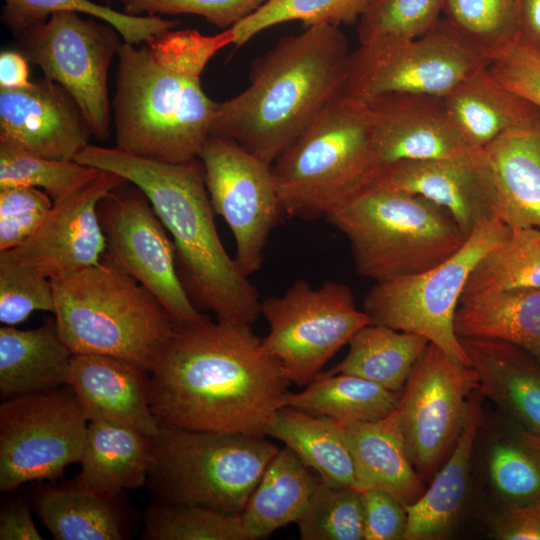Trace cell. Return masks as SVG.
Wrapping results in <instances>:
<instances>
[{
	"mask_svg": "<svg viewBox=\"0 0 540 540\" xmlns=\"http://www.w3.org/2000/svg\"><path fill=\"white\" fill-rule=\"evenodd\" d=\"M251 325L203 321L175 333L150 372L161 428L267 435L290 384Z\"/></svg>",
	"mask_w": 540,
	"mask_h": 540,
	"instance_id": "6da1fadb",
	"label": "cell"
},
{
	"mask_svg": "<svg viewBox=\"0 0 540 540\" xmlns=\"http://www.w3.org/2000/svg\"><path fill=\"white\" fill-rule=\"evenodd\" d=\"M138 187L172 236L181 282L199 311L251 325L261 315L256 287L225 250L199 158L169 163L89 144L74 159Z\"/></svg>",
	"mask_w": 540,
	"mask_h": 540,
	"instance_id": "7a4b0ae2",
	"label": "cell"
},
{
	"mask_svg": "<svg viewBox=\"0 0 540 540\" xmlns=\"http://www.w3.org/2000/svg\"><path fill=\"white\" fill-rule=\"evenodd\" d=\"M350 54L344 34L329 23L282 37L253 61L248 86L217 103L210 135L272 165L342 93Z\"/></svg>",
	"mask_w": 540,
	"mask_h": 540,
	"instance_id": "3957f363",
	"label": "cell"
},
{
	"mask_svg": "<svg viewBox=\"0 0 540 540\" xmlns=\"http://www.w3.org/2000/svg\"><path fill=\"white\" fill-rule=\"evenodd\" d=\"M51 283L58 332L73 354L114 356L151 372L177 329L148 289L102 260Z\"/></svg>",
	"mask_w": 540,
	"mask_h": 540,
	"instance_id": "277c9868",
	"label": "cell"
},
{
	"mask_svg": "<svg viewBox=\"0 0 540 540\" xmlns=\"http://www.w3.org/2000/svg\"><path fill=\"white\" fill-rule=\"evenodd\" d=\"M284 215L327 218L379 175L366 101L335 97L272 163Z\"/></svg>",
	"mask_w": 540,
	"mask_h": 540,
	"instance_id": "5b68a950",
	"label": "cell"
},
{
	"mask_svg": "<svg viewBox=\"0 0 540 540\" xmlns=\"http://www.w3.org/2000/svg\"><path fill=\"white\" fill-rule=\"evenodd\" d=\"M113 98L116 148L169 163L198 158L211 136L218 102L203 91L200 78L161 66L147 46L124 42L117 52Z\"/></svg>",
	"mask_w": 540,
	"mask_h": 540,
	"instance_id": "8992f818",
	"label": "cell"
},
{
	"mask_svg": "<svg viewBox=\"0 0 540 540\" xmlns=\"http://www.w3.org/2000/svg\"><path fill=\"white\" fill-rule=\"evenodd\" d=\"M326 220L349 241L356 271L375 282L428 270L467 239L444 208L375 182Z\"/></svg>",
	"mask_w": 540,
	"mask_h": 540,
	"instance_id": "52a82bcc",
	"label": "cell"
},
{
	"mask_svg": "<svg viewBox=\"0 0 540 540\" xmlns=\"http://www.w3.org/2000/svg\"><path fill=\"white\" fill-rule=\"evenodd\" d=\"M146 484L157 502L240 516L279 449L264 436L161 428Z\"/></svg>",
	"mask_w": 540,
	"mask_h": 540,
	"instance_id": "ba28073f",
	"label": "cell"
},
{
	"mask_svg": "<svg viewBox=\"0 0 540 540\" xmlns=\"http://www.w3.org/2000/svg\"><path fill=\"white\" fill-rule=\"evenodd\" d=\"M509 231L498 218L480 224L453 255L436 266L375 282L362 310L371 323L423 336L454 361L471 366L455 332V314L470 273Z\"/></svg>",
	"mask_w": 540,
	"mask_h": 540,
	"instance_id": "9c48e42d",
	"label": "cell"
},
{
	"mask_svg": "<svg viewBox=\"0 0 540 540\" xmlns=\"http://www.w3.org/2000/svg\"><path fill=\"white\" fill-rule=\"evenodd\" d=\"M261 315L269 326L262 338L264 350L298 386L307 385L359 329L371 323L357 309L351 289L332 280L313 287L298 279L282 295L261 302Z\"/></svg>",
	"mask_w": 540,
	"mask_h": 540,
	"instance_id": "30bf717a",
	"label": "cell"
},
{
	"mask_svg": "<svg viewBox=\"0 0 540 540\" xmlns=\"http://www.w3.org/2000/svg\"><path fill=\"white\" fill-rule=\"evenodd\" d=\"M489 63L482 50L440 18L412 41L351 52L342 93L364 101L385 94L443 97Z\"/></svg>",
	"mask_w": 540,
	"mask_h": 540,
	"instance_id": "8fae6325",
	"label": "cell"
},
{
	"mask_svg": "<svg viewBox=\"0 0 540 540\" xmlns=\"http://www.w3.org/2000/svg\"><path fill=\"white\" fill-rule=\"evenodd\" d=\"M88 421L73 390L23 394L0 405V490L54 479L80 462Z\"/></svg>",
	"mask_w": 540,
	"mask_h": 540,
	"instance_id": "7c38bea8",
	"label": "cell"
},
{
	"mask_svg": "<svg viewBox=\"0 0 540 540\" xmlns=\"http://www.w3.org/2000/svg\"><path fill=\"white\" fill-rule=\"evenodd\" d=\"M97 213L106 244L102 261L148 289L177 329L207 317L184 288L168 231L138 187L126 184L113 190L98 203Z\"/></svg>",
	"mask_w": 540,
	"mask_h": 540,
	"instance_id": "4fadbf2b",
	"label": "cell"
},
{
	"mask_svg": "<svg viewBox=\"0 0 540 540\" xmlns=\"http://www.w3.org/2000/svg\"><path fill=\"white\" fill-rule=\"evenodd\" d=\"M118 34L108 23L57 12L20 35L21 53L70 94L100 141L110 136L107 77L121 45Z\"/></svg>",
	"mask_w": 540,
	"mask_h": 540,
	"instance_id": "5bb4252c",
	"label": "cell"
},
{
	"mask_svg": "<svg viewBox=\"0 0 540 540\" xmlns=\"http://www.w3.org/2000/svg\"><path fill=\"white\" fill-rule=\"evenodd\" d=\"M479 389L472 366L429 343L414 364L393 410L408 457L424 481L450 456Z\"/></svg>",
	"mask_w": 540,
	"mask_h": 540,
	"instance_id": "9a60e30c",
	"label": "cell"
},
{
	"mask_svg": "<svg viewBox=\"0 0 540 540\" xmlns=\"http://www.w3.org/2000/svg\"><path fill=\"white\" fill-rule=\"evenodd\" d=\"M198 158L212 208L230 228L234 259L249 277L261 268L269 235L284 215L272 165L217 136L207 139Z\"/></svg>",
	"mask_w": 540,
	"mask_h": 540,
	"instance_id": "2e32d148",
	"label": "cell"
},
{
	"mask_svg": "<svg viewBox=\"0 0 540 540\" xmlns=\"http://www.w3.org/2000/svg\"><path fill=\"white\" fill-rule=\"evenodd\" d=\"M128 183L116 173L100 170L87 184L54 202L27 241L0 253L50 279L98 264L106 246L98 203Z\"/></svg>",
	"mask_w": 540,
	"mask_h": 540,
	"instance_id": "e0dca14e",
	"label": "cell"
},
{
	"mask_svg": "<svg viewBox=\"0 0 540 540\" xmlns=\"http://www.w3.org/2000/svg\"><path fill=\"white\" fill-rule=\"evenodd\" d=\"M375 183L419 195L444 208L467 238L480 224L498 218L495 185L482 149L396 162L383 168Z\"/></svg>",
	"mask_w": 540,
	"mask_h": 540,
	"instance_id": "ac0fdd59",
	"label": "cell"
},
{
	"mask_svg": "<svg viewBox=\"0 0 540 540\" xmlns=\"http://www.w3.org/2000/svg\"><path fill=\"white\" fill-rule=\"evenodd\" d=\"M91 129L79 106L47 78L23 89H0V144L61 161L89 145Z\"/></svg>",
	"mask_w": 540,
	"mask_h": 540,
	"instance_id": "d6986e66",
	"label": "cell"
},
{
	"mask_svg": "<svg viewBox=\"0 0 540 540\" xmlns=\"http://www.w3.org/2000/svg\"><path fill=\"white\" fill-rule=\"evenodd\" d=\"M366 102L380 171L400 161L446 158L470 150L451 122L442 97L385 94Z\"/></svg>",
	"mask_w": 540,
	"mask_h": 540,
	"instance_id": "ffe728a7",
	"label": "cell"
},
{
	"mask_svg": "<svg viewBox=\"0 0 540 540\" xmlns=\"http://www.w3.org/2000/svg\"><path fill=\"white\" fill-rule=\"evenodd\" d=\"M150 372L114 356L74 354L66 385L89 421L102 420L155 436L161 429L149 404Z\"/></svg>",
	"mask_w": 540,
	"mask_h": 540,
	"instance_id": "44dd1931",
	"label": "cell"
},
{
	"mask_svg": "<svg viewBox=\"0 0 540 540\" xmlns=\"http://www.w3.org/2000/svg\"><path fill=\"white\" fill-rule=\"evenodd\" d=\"M497 198V216L510 229L540 228V114L482 148Z\"/></svg>",
	"mask_w": 540,
	"mask_h": 540,
	"instance_id": "7402d4cb",
	"label": "cell"
},
{
	"mask_svg": "<svg viewBox=\"0 0 540 540\" xmlns=\"http://www.w3.org/2000/svg\"><path fill=\"white\" fill-rule=\"evenodd\" d=\"M460 342L483 396L504 415L540 434V362L506 341L460 338Z\"/></svg>",
	"mask_w": 540,
	"mask_h": 540,
	"instance_id": "603a6c76",
	"label": "cell"
},
{
	"mask_svg": "<svg viewBox=\"0 0 540 540\" xmlns=\"http://www.w3.org/2000/svg\"><path fill=\"white\" fill-rule=\"evenodd\" d=\"M482 396L479 389L472 394L461 433L450 456L423 495L415 503L405 506L407 527L403 540L442 539L453 529L467 494L472 453L483 424Z\"/></svg>",
	"mask_w": 540,
	"mask_h": 540,
	"instance_id": "cb8c5ba5",
	"label": "cell"
},
{
	"mask_svg": "<svg viewBox=\"0 0 540 540\" xmlns=\"http://www.w3.org/2000/svg\"><path fill=\"white\" fill-rule=\"evenodd\" d=\"M344 429L357 490L384 491L405 506L423 495L425 481L408 457L393 411L384 419L352 423Z\"/></svg>",
	"mask_w": 540,
	"mask_h": 540,
	"instance_id": "d4e9b609",
	"label": "cell"
},
{
	"mask_svg": "<svg viewBox=\"0 0 540 540\" xmlns=\"http://www.w3.org/2000/svg\"><path fill=\"white\" fill-rule=\"evenodd\" d=\"M442 100L451 122L470 149H482L540 114L533 104L501 86L487 68L461 82Z\"/></svg>",
	"mask_w": 540,
	"mask_h": 540,
	"instance_id": "484cf974",
	"label": "cell"
},
{
	"mask_svg": "<svg viewBox=\"0 0 540 540\" xmlns=\"http://www.w3.org/2000/svg\"><path fill=\"white\" fill-rule=\"evenodd\" d=\"M74 354L62 341L54 319L40 327L0 328V396L2 400L66 385Z\"/></svg>",
	"mask_w": 540,
	"mask_h": 540,
	"instance_id": "4316f807",
	"label": "cell"
},
{
	"mask_svg": "<svg viewBox=\"0 0 540 540\" xmlns=\"http://www.w3.org/2000/svg\"><path fill=\"white\" fill-rule=\"evenodd\" d=\"M151 454V436L118 423L89 421L79 483L109 496L141 488L147 482Z\"/></svg>",
	"mask_w": 540,
	"mask_h": 540,
	"instance_id": "83f0119b",
	"label": "cell"
},
{
	"mask_svg": "<svg viewBox=\"0 0 540 540\" xmlns=\"http://www.w3.org/2000/svg\"><path fill=\"white\" fill-rule=\"evenodd\" d=\"M309 468L288 446L279 449L240 515L250 540L265 538L305 515L322 482Z\"/></svg>",
	"mask_w": 540,
	"mask_h": 540,
	"instance_id": "f1b7e54d",
	"label": "cell"
},
{
	"mask_svg": "<svg viewBox=\"0 0 540 540\" xmlns=\"http://www.w3.org/2000/svg\"><path fill=\"white\" fill-rule=\"evenodd\" d=\"M454 328L459 338L515 344L540 362V288L461 298Z\"/></svg>",
	"mask_w": 540,
	"mask_h": 540,
	"instance_id": "f546056e",
	"label": "cell"
},
{
	"mask_svg": "<svg viewBox=\"0 0 540 540\" xmlns=\"http://www.w3.org/2000/svg\"><path fill=\"white\" fill-rule=\"evenodd\" d=\"M267 435L291 448L322 482L355 488L354 464L343 424L285 406L275 411Z\"/></svg>",
	"mask_w": 540,
	"mask_h": 540,
	"instance_id": "4dcf8cb0",
	"label": "cell"
},
{
	"mask_svg": "<svg viewBox=\"0 0 540 540\" xmlns=\"http://www.w3.org/2000/svg\"><path fill=\"white\" fill-rule=\"evenodd\" d=\"M401 392L350 374L318 372L298 393L284 394L280 407H292L348 425L386 418L397 406Z\"/></svg>",
	"mask_w": 540,
	"mask_h": 540,
	"instance_id": "1f68e13d",
	"label": "cell"
},
{
	"mask_svg": "<svg viewBox=\"0 0 540 540\" xmlns=\"http://www.w3.org/2000/svg\"><path fill=\"white\" fill-rule=\"evenodd\" d=\"M486 446L488 477L503 505L540 500V434L504 415Z\"/></svg>",
	"mask_w": 540,
	"mask_h": 540,
	"instance_id": "d6a6232c",
	"label": "cell"
},
{
	"mask_svg": "<svg viewBox=\"0 0 540 540\" xmlns=\"http://www.w3.org/2000/svg\"><path fill=\"white\" fill-rule=\"evenodd\" d=\"M430 342L418 334L370 323L349 340V351L328 374H350L401 392Z\"/></svg>",
	"mask_w": 540,
	"mask_h": 540,
	"instance_id": "836d02e7",
	"label": "cell"
},
{
	"mask_svg": "<svg viewBox=\"0 0 540 540\" xmlns=\"http://www.w3.org/2000/svg\"><path fill=\"white\" fill-rule=\"evenodd\" d=\"M115 496L79 485L41 490L35 507L41 522L56 540H120L123 525Z\"/></svg>",
	"mask_w": 540,
	"mask_h": 540,
	"instance_id": "e575fe53",
	"label": "cell"
},
{
	"mask_svg": "<svg viewBox=\"0 0 540 540\" xmlns=\"http://www.w3.org/2000/svg\"><path fill=\"white\" fill-rule=\"evenodd\" d=\"M540 288V228L510 229L469 275L461 298Z\"/></svg>",
	"mask_w": 540,
	"mask_h": 540,
	"instance_id": "d590c367",
	"label": "cell"
},
{
	"mask_svg": "<svg viewBox=\"0 0 540 540\" xmlns=\"http://www.w3.org/2000/svg\"><path fill=\"white\" fill-rule=\"evenodd\" d=\"M2 1L3 21L19 35L45 22L51 14L57 12L87 14L108 23L130 44L145 42L152 35L173 29L178 24V21L166 20L160 16H138L119 12L90 0Z\"/></svg>",
	"mask_w": 540,
	"mask_h": 540,
	"instance_id": "8d00e7d4",
	"label": "cell"
},
{
	"mask_svg": "<svg viewBox=\"0 0 540 540\" xmlns=\"http://www.w3.org/2000/svg\"><path fill=\"white\" fill-rule=\"evenodd\" d=\"M143 522L149 540H250L240 516L202 506L156 501Z\"/></svg>",
	"mask_w": 540,
	"mask_h": 540,
	"instance_id": "74e56055",
	"label": "cell"
},
{
	"mask_svg": "<svg viewBox=\"0 0 540 540\" xmlns=\"http://www.w3.org/2000/svg\"><path fill=\"white\" fill-rule=\"evenodd\" d=\"M443 0H373L359 18V46L384 48L412 41L440 19Z\"/></svg>",
	"mask_w": 540,
	"mask_h": 540,
	"instance_id": "f35d334b",
	"label": "cell"
},
{
	"mask_svg": "<svg viewBox=\"0 0 540 540\" xmlns=\"http://www.w3.org/2000/svg\"><path fill=\"white\" fill-rule=\"evenodd\" d=\"M99 172L75 160L49 159L0 144V188H41L56 202L87 184Z\"/></svg>",
	"mask_w": 540,
	"mask_h": 540,
	"instance_id": "ab89813d",
	"label": "cell"
},
{
	"mask_svg": "<svg viewBox=\"0 0 540 540\" xmlns=\"http://www.w3.org/2000/svg\"><path fill=\"white\" fill-rule=\"evenodd\" d=\"M373 0H267L235 24L234 45L246 44L258 33L275 25L300 21L305 28L319 23L338 26L359 19Z\"/></svg>",
	"mask_w": 540,
	"mask_h": 540,
	"instance_id": "60d3db41",
	"label": "cell"
},
{
	"mask_svg": "<svg viewBox=\"0 0 540 540\" xmlns=\"http://www.w3.org/2000/svg\"><path fill=\"white\" fill-rule=\"evenodd\" d=\"M297 525L302 540H364L361 491L321 482Z\"/></svg>",
	"mask_w": 540,
	"mask_h": 540,
	"instance_id": "b9f144b4",
	"label": "cell"
},
{
	"mask_svg": "<svg viewBox=\"0 0 540 540\" xmlns=\"http://www.w3.org/2000/svg\"><path fill=\"white\" fill-rule=\"evenodd\" d=\"M442 12L488 57L515 42L518 0H443Z\"/></svg>",
	"mask_w": 540,
	"mask_h": 540,
	"instance_id": "7bdbcfd3",
	"label": "cell"
},
{
	"mask_svg": "<svg viewBox=\"0 0 540 540\" xmlns=\"http://www.w3.org/2000/svg\"><path fill=\"white\" fill-rule=\"evenodd\" d=\"M34 311H55L51 279L0 253V322L14 326Z\"/></svg>",
	"mask_w": 540,
	"mask_h": 540,
	"instance_id": "ee69618b",
	"label": "cell"
},
{
	"mask_svg": "<svg viewBox=\"0 0 540 540\" xmlns=\"http://www.w3.org/2000/svg\"><path fill=\"white\" fill-rule=\"evenodd\" d=\"M234 40L232 28L213 36L193 29H169L152 35L145 42L161 66L181 75L200 78L209 60L222 48L234 45Z\"/></svg>",
	"mask_w": 540,
	"mask_h": 540,
	"instance_id": "f6af8a7d",
	"label": "cell"
},
{
	"mask_svg": "<svg viewBox=\"0 0 540 540\" xmlns=\"http://www.w3.org/2000/svg\"><path fill=\"white\" fill-rule=\"evenodd\" d=\"M43 190L28 186L0 188V252L27 241L53 207Z\"/></svg>",
	"mask_w": 540,
	"mask_h": 540,
	"instance_id": "bcb514c9",
	"label": "cell"
},
{
	"mask_svg": "<svg viewBox=\"0 0 540 540\" xmlns=\"http://www.w3.org/2000/svg\"><path fill=\"white\" fill-rule=\"evenodd\" d=\"M267 0H127L125 12L131 15L193 14L224 30L239 23Z\"/></svg>",
	"mask_w": 540,
	"mask_h": 540,
	"instance_id": "7dc6e473",
	"label": "cell"
},
{
	"mask_svg": "<svg viewBox=\"0 0 540 540\" xmlns=\"http://www.w3.org/2000/svg\"><path fill=\"white\" fill-rule=\"evenodd\" d=\"M489 58V74L540 110V56L512 42Z\"/></svg>",
	"mask_w": 540,
	"mask_h": 540,
	"instance_id": "c3c4849f",
	"label": "cell"
},
{
	"mask_svg": "<svg viewBox=\"0 0 540 540\" xmlns=\"http://www.w3.org/2000/svg\"><path fill=\"white\" fill-rule=\"evenodd\" d=\"M364 540H403L407 527L405 505L380 490L362 491Z\"/></svg>",
	"mask_w": 540,
	"mask_h": 540,
	"instance_id": "681fc988",
	"label": "cell"
},
{
	"mask_svg": "<svg viewBox=\"0 0 540 540\" xmlns=\"http://www.w3.org/2000/svg\"><path fill=\"white\" fill-rule=\"evenodd\" d=\"M492 535L499 540H540V500L503 505L492 520Z\"/></svg>",
	"mask_w": 540,
	"mask_h": 540,
	"instance_id": "f907efd6",
	"label": "cell"
},
{
	"mask_svg": "<svg viewBox=\"0 0 540 540\" xmlns=\"http://www.w3.org/2000/svg\"><path fill=\"white\" fill-rule=\"evenodd\" d=\"M1 540H42L29 508L22 500L15 501L1 510Z\"/></svg>",
	"mask_w": 540,
	"mask_h": 540,
	"instance_id": "816d5d0a",
	"label": "cell"
},
{
	"mask_svg": "<svg viewBox=\"0 0 540 540\" xmlns=\"http://www.w3.org/2000/svg\"><path fill=\"white\" fill-rule=\"evenodd\" d=\"M515 43L540 56V0H518Z\"/></svg>",
	"mask_w": 540,
	"mask_h": 540,
	"instance_id": "f5cc1de1",
	"label": "cell"
},
{
	"mask_svg": "<svg viewBox=\"0 0 540 540\" xmlns=\"http://www.w3.org/2000/svg\"><path fill=\"white\" fill-rule=\"evenodd\" d=\"M28 60L20 52L2 51L0 54V89H23L31 85Z\"/></svg>",
	"mask_w": 540,
	"mask_h": 540,
	"instance_id": "db71d44e",
	"label": "cell"
},
{
	"mask_svg": "<svg viewBox=\"0 0 540 540\" xmlns=\"http://www.w3.org/2000/svg\"><path fill=\"white\" fill-rule=\"evenodd\" d=\"M103 1L106 2V3H111L114 0H103ZM119 1L125 3L127 0H119Z\"/></svg>",
	"mask_w": 540,
	"mask_h": 540,
	"instance_id": "11a10c76",
	"label": "cell"
}]
</instances>
